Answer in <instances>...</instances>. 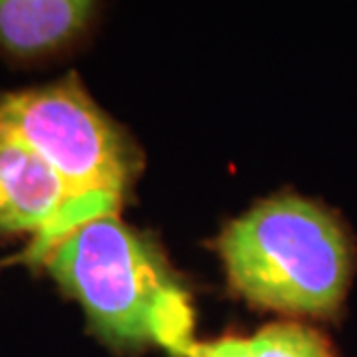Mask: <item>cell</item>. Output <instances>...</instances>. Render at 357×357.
Returning <instances> with one entry per match:
<instances>
[{
    "mask_svg": "<svg viewBox=\"0 0 357 357\" xmlns=\"http://www.w3.org/2000/svg\"><path fill=\"white\" fill-rule=\"evenodd\" d=\"M0 141L34 153L60 177L74 229L117 215L139 167L123 131L76 76L0 93Z\"/></svg>",
    "mask_w": 357,
    "mask_h": 357,
    "instance_id": "3957f363",
    "label": "cell"
},
{
    "mask_svg": "<svg viewBox=\"0 0 357 357\" xmlns=\"http://www.w3.org/2000/svg\"><path fill=\"white\" fill-rule=\"evenodd\" d=\"M36 262L109 344H157L173 356H191L197 342L189 292L159 248L117 215L66 232Z\"/></svg>",
    "mask_w": 357,
    "mask_h": 357,
    "instance_id": "6da1fadb",
    "label": "cell"
},
{
    "mask_svg": "<svg viewBox=\"0 0 357 357\" xmlns=\"http://www.w3.org/2000/svg\"><path fill=\"white\" fill-rule=\"evenodd\" d=\"M72 229V204L60 177L34 153L0 141V236L32 234L24 260L36 262Z\"/></svg>",
    "mask_w": 357,
    "mask_h": 357,
    "instance_id": "277c9868",
    "label": "cell"
},
{
    "mask_svg": "<svg viewBox=\"0 0 357 357\" xmlns=\"http://www.w3.org/2000/svg\"><path fill=\"white\" fill-rule=\"evenodd\" d=\"M88 0H0V50L44 60L74 46L96 16Z\"/></svg>",
    "mask_w": 357,
    "mask_h": 357,
    "instance_id": "5b68a950",
    "label": "cell"
},
{
    "mask_svg": "<svg viewBox=\"0 0 357 357\" xmlns=\"http://www.w3.org/2000/svg\"><path fill=\"white\" fill-rule=\"evenodd\" d=\"M230 284L248 302L298 316H330L351 280V246L319 204L276 197L232 220L218 241Z\"/></svg>",
    "mask_w": 357,
    "mask_h": 357,
    "instance_id": "7a4b0ae2",
    "label": "cell"
},
{
    "mask_svg": "<svg viewBox=\"0 0 357 357\" xmlns=\"http://www.w3.org/2000/svg\"><path fill=\"white\" fill-rule=\"evenodd\" d=\"M189 357H255L248 340L222 337L211 344H197Z\"/></svg>",
    "mask_w": 357,
    "mask_h": 357,
    "instance_id": "52a82bcc",
    "label": "cell"
},
{
    "mask_svg": "<svg viewBox=\"0 0 357 357\" xmlns=\"http://www.w3.org/2000/svg\"><path fill=\"white\" fill-rule=\"evenodd\" d=\"M248 344L255 357H335L324 333L296 321L270 324L255 333Z\"/></svg>",
    "mask_w": 357,
    "mask_h": 357,
    "instance_id": "8992f818",
    "label": "cell"
}]
</instances>
